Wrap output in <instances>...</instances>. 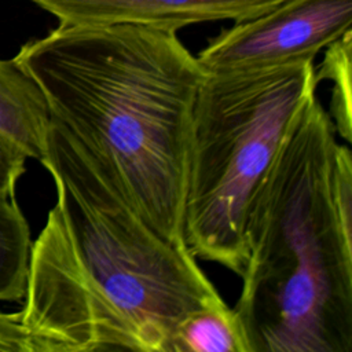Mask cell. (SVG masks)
Returning a JSON list of instances; mask_svg holds the SVG:
<instances>
[{
  "label": "cell",
  "mask_w": 352,
  "mask_h": 352,
  "mask_svg": "<svg viewBox=\"0 0 352 352\" xmlns=\"http://www.w3.org/2000/svg\"><path fill=\"white\" fill-rule=\"evenodd\" d=\"M43 165L56 204L32 243L21 309L40 352H169L187 314L224 301L188 249L146 223L52 118Z\"/></svg>",
  "instance_id": "1"
},
{
  "label": "cell",
  "mask_w": 352,
  "mask_h": 352,
  "mask_svg": "<svg viewBox=\"0 0 352 352\" xmlns=\"http://www.w3.org/2000/svg\"><path fill=\"white\" fill-rule=\"evenodd\" d=\"M51 118L114 177L133 209L184 243L192 111L205 69L176 30L146 25H63L21 47Z\"/></svg>",
  "instance_id": "2"
},
{
  "label": "cell",
  "mask_w": 352,
  "mask_h": 352,
  "mask_svg": "<svg viewBox=\"0 0 352 352\" xmlns=\"http://www.w3.org/2000/svg\"><path fill=\"white\" fill-rule=\"evenodd\" d=\"M336 146L315 98L253 194L234 307L249 352L352 351V227L334 202Z\"/></svg>",
  "instance_id": "3"
},
{
  "label": "cell",
  "mask_w": 352,
  "mask_h": 352,
  "mask_svg": "<svg viewBox=\"0 0 352 352\" xmlns=\"http://www.w3.org/2000/svg\"><path fill=\"white\" fill-rule=\"evenodd\" d=\"M318 84L314 60L206 72L192 111L184 199V243L195 258L241 276L253 194Z\"/></svg>",
  "instance_id": "4"
},
{
  "label": "cell",
  "mask_w": 352,
  "mask_h": 352,
  "mask_svg": "<svg viewBox=\"0 0 352 352\" xmlns=\"http://www.w3.org/2000/svg\"><path fill=\"white\" fill-rule=\"evenodd\" d=\"M352 0H282L235 22L197 55L208 73L272 67L315 55L351 32Z\"/></svg>",
  "instance_id": "5"
},
{
  "label": "cell",
  "mask_w": 352,
  "mask_h": 352,
  "mask_svg": "<svg viewBox=\"0 0 352 352\" xmlns=\"http://www.w3.org/2000/svg\"><path fill=\"white\" fill-rule=\"evenodd\" d=\"M63 25L133 23L179 30L184 26L254 18L282 0H32Z\"/></svg>",
  "instance_id": "6"
},
{
  "label": "cell",
  "mask_w": 352,
  "mask_h": 352,
  "mask_svg": "<svg viewBox=\"0 0 352 352\" xmlns=\"http://www.w3.org/2000/svg\"><path fill=\"white\" fill-rule=\"evenodd\" d=\"M51 114L37 82L12 59H0V131L43 164Z\"/></svg>",
  "instance_id": "7"
},
{
  "label": "cell",
  "mask_w": 352,
  "mask_h": 352,
  "mask_svg": "<svg viewBox=\"0 0 352 352\" xmlns=\"http://www.w3.org/2000/svg\"><path fill=\"white\" fill-rule=\"evenodd\" d=\"M169 352H249L238 315L224 301L187 314L176 326Z\"/></svg>",
  "instance_id": "8"
},
{
  "label": "cell",
  "mask_w": 352,
  "mask_h": 352,
  "mask_svg": "<svg viewBox=\"0 0 352 352\" xmlns=\"http://www.w3.org/2000/svg\"><path fill=\"white\" fill-rule=\"evenodd\" d=\"M29 224L12 197H0V301H22L32 252Z\"/></svg>",
  "instance_id": "9"
},
{
  "label": "cell",
  "mask_w": 352,
  "mask_h": 352,
  "mask_svg": "<svg viewBox=\"0 0 352 352\" xmlns=\"http://www.w3.org/2000/svg\"><path fill=\"white\" fill-rule=\"evenodd\" d=\"M324 59L315 70L318 82L323 78L333 81L331 102H330V117L333 120L336 132L341 135L348 143L352 140V81H351V50H352V32L345 33L341 38L326 47Z\"/></svg>",
  "instance_id": "10"
},
{
  "label": "cell",
  "mask_w": 352,
  "mask_h": 352,
  "mask_svg": "<svg viewBox=\"0 0 352 352\" xmlns=\"http://www.w3.org/2000/svg\"><path fill=\"white\" fill-rule=\"evenodd\" d=\"M26 153L0 131V197H12L16 182L26 170Z\"/></svg>",
  "instance_id": "11"
},
{
  "label": "cell",
  "mask_w": 352,
  "mask_h": 352,
  "mask_svg": "<svg viewBox=\"0 0 352 352\" xmlns=\"http://www.w3.org/2000/svg\"><path fill=\"white\" fill-rule=\"evenodd\" d=\"M0 352H40L37 341L22 320L21 311H0Z\"/></svg>",
  "instance_id": "12"
}]
</instances>
